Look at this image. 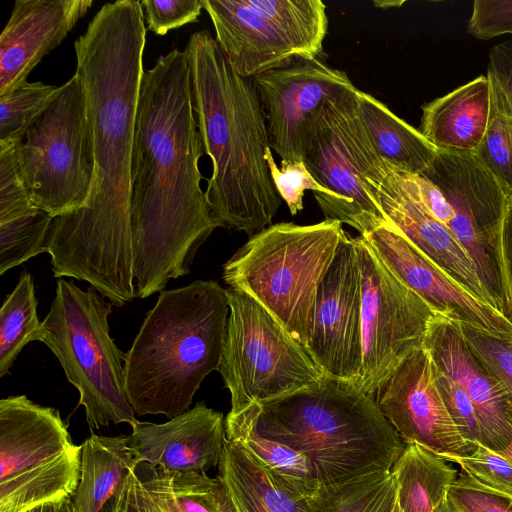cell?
I'll return each instance as SVG.
<instances>
[{
  "label": "cell",
  "mask_w": 512,
  "mask_h": 512,
  "mask_svg": "<svg viewBox=\"0 0 512 512\" xmlns=\"http://www.w3.org/2000/svg\"><path fill=\"white\" fill-rule=\"evenodd\" d=\"M146 28L136 0L106 3L75 41L95 171L84 207L53 218L46 242L56 278L88 282L122 306L135 297L131 165Z\"/></svg>",
  "instance_id": "obj_1"
},
{
  "label": "cell",
  "mask_w": 512,
  "mask_h": 512,
  "mask_svg": "<svg viewBox=\"0 0 512 512\" xmlns=\"http://www.w3.org/2000/svg\"><path fill=\"white\" fill-rule=\"evenodd\" d=\"M204 153L185 51L173 49L144 70L131 165L134 287L144 299L190 272L220 226L201 189Z\"/></svg>",
  "instance_id": "obj_2"
},
{
  "label": "cell",
  "mask_w": 512,
  "mask_h": 512,
  "mask_svg": "<svg viewBox=\"0 0 512 512\" xmlns=\"http://www.w3.org/2000/svg\"><path fill=\"white\" fill-rule=\"evenodd\" d=\"M184 51L198 131L212 162L207 202L221 227L251 237L272 225L282 200L265 158L270 141L257 84L233 69L208 30L193 33Z\"/></svg>",
  "instance_id": "obj_3"
},
{
  "label": "cell",
  "mask_w": 512,
  "mask_h": 512,
  "mask_svg": "<svg viewBox=\"0 0 512 512\" xmlns=\"http://www.w3.org/2000/svg\"><path fill=\"white\" fill-rule=\"evenodd\" d=\"M243 411L259 434L307 458L320 489L390 471L406 445L374 396L327 376Z\"/></svg>",
  "instance_id": "obj_4"
},
{
  "label": "cell",
  "mask_w": 512,
  "mask_h": 512,
  "mask_svg": "<svg viewBox=\"0 0 512 512\" xmlns=\"http://www.w3.org/2000/svg\"><path fill=\"white\" fill-rule=\"evenodd\" d=\"M228 316L226 290L213 280L160 292L124 362L136 415L172 419L190 409L202 381L218 370Z\"/></svg>",
  "instance_id": "obj_5"
},
{
  "label": "cell",
  "mask_w": 512,
  "mask_h": 512,
  "mask_svg": "<svg viewBox=\"0 0 512 512\" xmlns=\"http://www.w3.org/2000/svg\"><path fill=\"white\" fill-rule=\"evenodd\" d=\"M346 235L335 220L272 224L224 264L223 279L262 305L307 349L320 283Z\"/></svg>",
  "instance_id": "obj_6"
},
{
  "label": "cell",
  "mask_w": 512,
  "mask_h": 512,
  "mask_svg": "<svg viewBox=\"0 0 512 512\" xmlns=\"http://www.w3.org/2000/svg\"><path fill=\"white\" fill-rule=\"evenodd\" d=\"M113 304L91 286L57 280L56 295L42 321L41 342L58 359L68 380L79 392L91 429L110 423L138 421L125 393L126 354L110 336L108 317Z\"/></svg>",
  "instance_id": "obj_7"
},
{
  "label": "cell",
  "mask_w": 512,
  "mask_h": 512,
  "mask_svg": "<svg viewBox=\"0 0 512 512\" xmlns=\"http://www.w3.org/2000/svg\"><path fill=\"white\" fill-rule=\"evenodd\" d=\"M15 155L37 208L55 218L86 205L95 157L86 92L76 73L57 88L15 143Z\"/></svg>",
  "instance_id": "obj_8"
},
{
  "label": "cell",
  "mask_w": 512,
  "mask_h": 512,
  "mask_svg": "<svg viewBox=\"0 0 512 512\" xmlns=\"http://www.w3.org/2000/svg\"><path fill=\"white\" fill-rule=\"evenodd\" d=\"M76 445L59 410L26 395L0 400V512H24L72 497L81 476Z\"/></svg>",
  "instance_id": "obj_9"
},
{
  "label": "cell",
  "mask_w": 512,
  "mask_h": 512,
  "mask_svg": "<svg viewBox=\"0 0 512 512\" xmlns=\"http://www.w3.org/2000/svg\"><path fill=\"white\" fill-rule=\"evenodd\" d=\"M229 316L218 372L229 413L302 390L325 375L307 349L247 294L225 289Z\"/></svg>",
  "instance_id": "obj_10"
},
{
  "label": "cell",
  "mask_w": 512,
  "mask_h": 512,
  "mask_svg": "<svg viewBox=\"0 0 512 512\" xmlns=\"http://www.w3.org/2000/svg\"><path fill=\"white\" fill-rule=\"evenodd\" d=\"M216 42L233 69L255 78L319 57L328 30L321 0H202Z\"/></svg>",
  "instance_id": "obj_11"
},
{
  "label": "cell",
  "mask_w": 512,
  "mask_h": 512,
  "mask_svg": "<svg viewBox=\"0 0 512 512\" xmlns=\"http://www.w3.org/2000/svg\"><path fill=\"white\" fill-rule=\"evenodd\" d=\"M324 102L313 115L304 163L329 192L321 209L364 236L389 222L365 188L364 177L380 159L358 113L356 92Z\"/></svg>",
  "instance_id": "obj_12"
},
{
  "label": "cell",
  "mask_w": 512,
  "mask_h": 512,
  "mask_svg": "<svg viewBox=\"0 0 512 512\" xmlns=\"http://www.w3.org/2000/svg\"><path fill=\"white\" fill-rule=\"evenodd\" d=\"M354 240L362 284L359 387L375 396L380 385L424 346L433 325L447 317L396 277L363 236Z\"/></svg>",
  "instance_id": "obj_13"
},
{
  "label": "cell",
  "mask_w": 512,
  "mask_h": 512,
  "mask_svg": "<svg viewBox=\"0 0 512 512\" xmlns=\"http://www.w3.org/2000/svg\"><path fill=\"white\" fill-rule=\"evenodd\" d=\"M422 175L446 198L453 212L448 228L470 257L493 304L502 312L493 243L509 195L473 152L437 149L432 164Z\"/></svg>",
  "instance_id": "obj_14"
},
{
  "label": "cell",
  "mask_w": 512,
  "mask_h": 512,
  "mask_svg": "<svg viewBox=\"0 0 512 512\" xmlns=\"http://www.w3.org/2000/svg\"><path fill=\"white\" fill-rule=\"evenodd\" d=\"M254 79L270 147L286 163L304 161L312 117L320 106L356 89L344 71L320 57L298 59Z\"/></svg>",
  "instance_id": "obj_15"
},
{
  "label": "cell",
  "mask_w": 512,
  "mask_h": 512,
  "mask_svg": "<svg viewBox=\"0 0 512 512\" xmlns=\"http://www.w3.org/2000/svg\"><path fill=\"white\" fill-rule=\"evenodd\" d=\"M361 272L349 234L322 279L307 351L325 376L360 384L362 376Z\"/></svg>",
  "instance_id": "obj_16"
},
{
  "label": "cell",
  "mask_w": 512,
  "mask_h": 512,
  "mask_svg": "<svg viewBox=\"0 0 512 512\" xmlns=\"http://www.w3.org/2000/svg\"><path fill=\"white\" fill-rule=\"evenodd\" d=\"M364 182L385 218L412 244L454 280L495 307L465 249L423 203L416 174L398 170L380 158L366 173Z\"/></svg>",
  "instance_id": "obj_17"
},
{
  "label": "cell",
  "mask_w": 512,
  "mask_h": 512,
  "mask_svg": "<svg viewBox=\"0 0 512 512\" xmlns=\"http://www.w3.org/2000/svg\"><path fill=\"white\" fill-rule=\"evenodd\" d=\"M363 237L396 277L442 315L512 345V322L449 276L392 223Z\"/></svg>",
  "instance_id": "obj_18"
},
{
  "label": "cell",
  "mask_w": 512,
  "mask_h": 512,
  "mask_svg": "<svg viewBox=\"0 0 512 512\" xmlns=\"http://www.w3.org/2000/svg\"><path fill=\"white\" fill-rule=\"evenodd\" d=\"M374 397L380 412L405 444L416 443L436 454L460 456L475 449L462 438L446 409L427 347L407 358Z\"/></svg>",
  "instance_id": "obj_19"
},
{
  "label": "cell",
  "mask_w": 512,
  "mask_h": 512,
  "mask_svg": "<svg viewBox=\"0 0 512 512\" xmlns=\"http://www.w3.org/2000/svg\"><path fill=\"white\" fill-rule=\"evenodd\" d=\"M127 436L136 465L168 473L201 472L219 465L226 440L221 412L203 402L161 424L137 421Z\"/></svg>",
  "instance_id": "obj_20"
},
{
  "label": "cell",
  "mask_w": 512,
  "mask_h": 512,
  "mask_svg": "<svg viewBox=\"0 0 512 512\" xmlns=\"http://www.w3.org/2000/svg\"><path fill=\"white\" fill-rule=\"evenodd\" d=\"M438 368L470 397L481 428V444L504 450L512 440V403L503 385L484 367L463 338L459 321L442 318L425 344Z\"/></svg>",
  "instance_id": "obj_21"
},
{
  "label": "cell",
  "mask_w": 512,
  "mask_h": 512,
  "mask_svg": "<svg viewBox=\"0 0 512 512\" xmlns=\"http://www.w3.org/2000/svg\"><path fill=\"white\" fill-rule=\"evenodd\" d=\"M92 0H16L0 36V95L26 82L91 7Z\"/></svg>",
  "instance_id": "obj_22"
},
{
  "label": "cell",
  "mask_w": 512,
  "mask_h": 512,
  "mask_svg": "<svg viewBox=\"0 0 512 512\" xmlns=\"http://www.w3.org/2000/svg\"><path fill=\"white\" fill-rule=\"evenodd\" d=\"M420 133L437 149L474 152L490 112V82L480 75L421 106Z\"/></svg>",
  "instance_id": "obj_23"
},
{
  "label": "cell",
  "mask_w": 512,
  "mask_h": 512,
  "mask_svg": "<svg viewBox=\"0 0 512 512\" xmlns=\"http://www.w3.org/2000/svg\"><path fill=\"white\" fill-rule=\"evenodd\" d=\"M218 467V477L237 512H319L313 497L285 489L242 446L227 438Z\"/></svg>",
  "instance_id": "obj_24"
},
{
  "label": "cell",
  "mask_w": 512,
  "mask_h": 512,
  "mask_svg": "<svg viewBox=\"0 0 512 512\" xmlns=\"http://www.w3.org/2000/svg\"><path fill=\"white\" fill-rule=\"evenodd\" d=\"M358 113L378 156L392 167L413 173L425 172L436 155L418 129L395 115L370 94L357 90Z\"/></svg>",
  "instance_id": "obj_25"
},
{
  "label": "cell",
  "mask_w": 512,
  "mask_h": 512,
  "mask_svg": "<svg viewBox=\"0 0 512 512\" xmlns=\"http://www.w3.org/2000/svg\"><path fill=\"white\" fill-rule=\"evenodd\" d=\"M226 438L242 446L267 473L288 491L312 498L320 490L307 458L289 446L259 434L248 415L228 413Z\"/></svg>",
  "instance_id": "obj_26"
},
{
  "label": "cell",
  "mask_w": 512,
  "mask_h": 512,
  "mask_svg": "<svg viewBox=\"0 0 512 512\" xmlns=\"http://www.w3.org/2000/svg\"><path fill=\"white\" fill-rule=\"evenodd\" d=\"M81 446V476L72 500L78 512H101L124 476L137 465L127 446V436L92 433Z\"/></svg>",
  "instance_id": "obj_27"
},
{
  "label": "cell",
  "mask_w": 512,
  "mask_h": 512,
  "mask_svg": "<svg viewBox=\"0 0 512 512\" xmlns=\"http://www.w3.org/2000/svg\"><path fill=\"white\" fill-rule=\"evenodd\" d=\"M390 471L401 512H435L458 477L444 458L416 443L405 445Z\"/></svg>",
  "instance_id": "obj_28"
},
{
  "label": "cell",
  "mask_w": 512,
  "mask_h": 512,
  "mask_svg": "<svg viewBox=\"0 0 512 512\" xmlns=\"http://www.w3.org/2000/svg\"><path fill=\"white\" fill-rule=\"evenodd\" d=\"M138 472L174 505L177 512H237L224 482L201 472L168 473L147 463Z\"/></svg>",
  "instance_id": "obj_29"
},
{
  "label": "cell",
  "mask_w": 512,
  "mask_h": 512,
  "mask_svg": "<svg viewBox=\"0 0 512 512\" xmlns=\"http://www.w3.org/2000/svg\"><path fill=\"white\" fill-rule=\"evenodd\" d=\"M37 305L32 276L24 271L0 309V377L10 373L27 343L41 340L43 327Z\"/></svg>",
  "instance_id": "obj_30"
},
{
  "label": "cell",
  "mask_w": 512,
  "mask_h": 512,
  "mask_svg": "<svg viewBox=\"0 0 512 512\" xmlns=\"http://www.w3.org/2000/svg\"><path fill=\"white\" fill-rule=\"evenodd\" d=\"M313 498L319 512H401L391 471L322 488Z\"/></svg>",
  "instance_id": "obj_31"
},
{
  "label": "cell",
  "mask_w": 512,
  "mask_h": 512,
  "mask_svg": "<svg viewBox=\"0 0 512 512\" xmlns=\"http://www.w3.org/2000/svg\"><path fill=\"white\" fill-rule=\"evenodd\" d=\"M490 112L484 136L473 152L496 177L503 189L512 195V109L492 74Z\"/></svg>",
  "instance_id": "obj_32"
},
{
  "label": "cell",
  "mask_w": 512,
  "mask_h": 512,
  "mask_svg": "<svg viewBox=\"0 0 512 512\" xmlns=\"http://www.w3.org/2000/svg\"><path fill=\"white\" fill-rule=\"evenodd\" d=\"M53 217L46 211H33L0 222V275L30 258L46 252Z\"/></svg>",
  "instance_id": "obj_33"
},
{
  "label": "cell",
  "mask_w": 512,
  "mask_h": 512,
  "mask_svg": "<svg viewBox=\"0 0 512 512\" xmlns=\"http://www.w3.org/2000/svg\"><path fill=\"white\" fill-rule=\"evenodd\" d=\"M57 88L26 81L0 95V143H16Z\"/></svg>",
  "instance_id": "obj_34"
},
{
  "label": "cell",
  "mask_w": 512,
  "mask_h": 512,
  "mask_svg": "<svg viewBox=\"0 0 512 512\" xmlns=\"http://www.w3.org/2000/svg\"><path fill=\"white\" fill-rule=\"evenodd\" d=\"M265 158L272 182L292 215H296L303 209L305 190L313 191L320 209L326 205L329 192L313 178L304 161L291 163L281 161V166L278 167L271 147L266 149Z\"/></svg>",
  "instance_id": "obj_35"
},
{
  "label": "cell",
  "mask_w": 512,
  "mask_h": 512,
  "mask_svg": "<svg viewBox=\"0 0 512 512\" xmlns=\"http://www.w3.org/2000/svg\"><path fill=\"white\" fill-rule=\"evenodd\" d=\"M446 461L457 463L466 472L483 485L512 497V465L498 451L489 449L481 443L467 455L438 454Z\"/></svg>",
  "instance_id": "obj_36"
},
{
  "label": "cell",
  "mask_w": 512,
  "mask_h": 512,
  "mask_svg": "<svg viewBox=\"0 0 512 512\" xmlns=\"http://www.w3.org/2000/svg\"><path fill=\"white\" fill-rule=\"evenodd\" d=\"M101 512H177L169 499L132 467Z\"/></svg>",
  "instance_id": "obj_37"
},
{
  "label": "cell",
  "mask_w": 512,
  "mask_h": 512,
  "mask_svg": "<svg viewBox=\"0 0 512 512\" xmlns=\"http://www.w3.org/2000/svg\"><path fill=\"white\" fill-rule=\"evenodd\" d=\"M447 499L457 512H512V497L493 490L462 471Z\"/></svg>",
  "instance_id": "obj_38"
},
{
  "label": "cell",
  "mask_w": 512,
  "mask_h": 512,
  "mask_svg": "<svg viewBox=\"0 0 512 512\" xmlns=\"http://www.w3.org/2000/svg\"><path fill=\"white\" fill-rule=\"evenodd\" d=\"M466 343L484 367L503 385L512 403V345L461 323Z\"/></svg>",
  "instance_id": "obj_39"
},
{
  "label": "cell",
  "mask_w": 512,
  "mask_h": 512,
  "mask_svg": "<svg viewBox=\"0 0 512 512\" xmlns=\"http://www.w3.org/2000/svg\"><path fill=\"white\" fill-rule=\"evenodd\" d=\"M435 364V362H434ZM435 377L446 409L462 438L476 448L482 442L480 424L466 391L435 364Z\"/></svg>",
  "instance_id": "obj_40"
},
{
  "label": "cell",
  "mask_w": 512,
  "mask_h": 512,
  "mask_svg": "<svg viewBox=\"0 0 512 512\" xmlns=\"http://www.w3.org/2000/svg\"><path fill=\"white\" fill-rule=\"evenodd\" d=\"M147 28L156 35L196 22L203 9L202 0L140 1Z\"/></svg>",
  "instance_id": "obj_41"
},
{
  "label": "cell",
  "mask_w": 512,
  "mask_h": 512,
  "mask_svg": "<svg viewBox=\"0 0 512 512\" xmlns=\"http://www.w3.org/2000/svg\"><path fill=\"white\" fill-rule=\"evenodd\" d=\"M467 31L479 40L512 34V0H475Z\"/></svg>",
  "instance_id": "obj_42"
},
{
  "label": "cell",
  "mask_w": 512,
  "mask_h": 512,
  "mask_svg": "<svg viewBox=\"0 0 512 512\" xmlns=\"http://www.w3.org/2000/svg\"><path fill=\"white\" fill-rule=\"evenodd\" d=\"M493 252L501 287L502 312L512 322V195L507 199Z\"/></svg>",
  "instance_id": "obj_43"
},
{
  "label": "cell",
  "mask_w": 512,
  "mask_h": 512,
  "mask_svg": "<svg viewBox=\"0 0 512 512\" xmlns=\"http://www.w3.org/2000/svg\"><path fill=\"white\" fill-rule=\"evenodd\" d=\"M488 71L507 97L512 109V42H501L489 51Z\"/></svg>",
  "instance_id": "obj_44"
},
{
  "label": "cell",
  "mask_w": 512,
  "mask_h": 512,
  "mask_svg": "<svg viewBox=\"0 0 512 512\" xmlns=\"http://www.w3.org/2000/svg\"><path fill=\"white\" fill-rule=\"evenodd\" d=\"M421 199L432 215L448 226L453 212L440 189L422 174H416Z\"/></svg>",
  "instance_id": "obj_45"
},
{
  "label": "cell",
  "mask_w": 512,
  "mask_h": 512,
  "mask_svg": "<svg viewBox=\"0 0 512 512\" xmlns=\"http://www.w3.org/2000/svg\"><path fill=\"white\" fill-rule=\"evenodd\" d=\"M24 512H78L72 497L47 502Z\"/></svg>",
  "instance_id": "obj_46"
},
{
  "label": "cell",
  "mask_w": 512,
  "mask_h": 512,
  "mask_svg": "<svg viewBox=\"0 0 512 512\" xmlns=\"http://www.w3.org/2000/svg\"><path fill=\"white\" fill-rule=\"evenodd\" d=\"M404 1H375L374 5L381 8L400 7Z\"/></svg>",
  "instance_id": "obj_47"
},
{
  "label": "cell",
  "mask_w": 512,
  "mask_h": 512,
  "mask_svg": "<svg viewBox=\"0 0 512 512\" xmlns=\"http://www.w3.org/2000/svg\"><path fill=\"white\" fill-rule=\"evenodd\" d=\"M435 512H457L446 498Z\"/></svg>",
  "instance_id": "obj_48"
},
{
  "label": "cell",
  "mask_w": 512,
  "mask_h": 512,
  "mask_svg": "<svg viewBox=\"0 0 512 512\" xmlns=\"http://www.w3.org/2000/svg\"><path fill=\"white\" fill-rule=\"evenodd\" d=\"M500 452L506 459L507 461L512 465V440L510 442V444L502 451H498Z\"/></svg>",
  "instance_id": "obj_49"
}]
</instances>
